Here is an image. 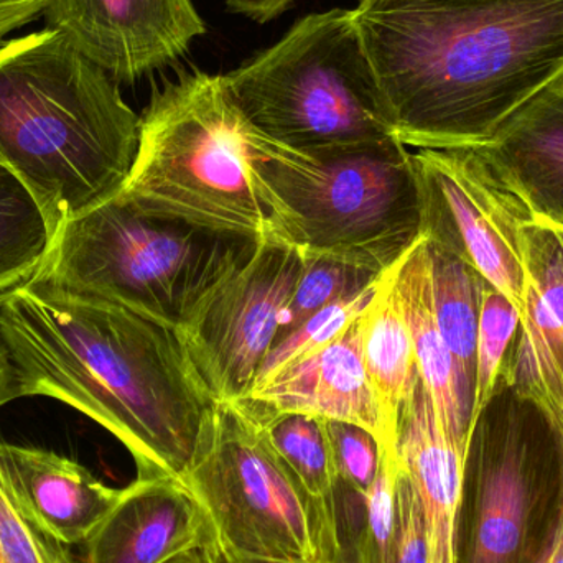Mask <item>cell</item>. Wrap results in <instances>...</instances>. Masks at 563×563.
I'll list each match as a JSON object with an SVG mask.
<instances>
[{
  "instance_id": "1",
  "label": "cell",
  "mask_w": 563,
  "mask_h": 563,
  "mask_svg": "<svg viewBox=\"0 0 563 563\" xmlns=\"http://www.w3.org/2000/svg\"><path fill=\"white\" fill-rule=\"evenodd\" d=\"M13 396L75 407L128 449L137 478L184 483L213 437L217 399L178 331L40 277L0 297Z\"/></svg>"
},
{
  "instance_id": "2",
  "label": "cell",
  "mask_w": 563,
  "mask_h": 563,
  "mask_svg": "<svg viewBox=\"0 0 563 563\" xmlns=\"http://www.w3.org/2000/svg\"><path fill=\"white\" fill-rule=\"evenodd\" d=\"M353 20L409 148L489 144L563 81V0H360Z\"/></svg>"
},
{
  "instance_id": "3",
  "label": "cell",
  "mask_w": 563,
  "mask_h": 563,
  "mask_svg": "<svg viewBox=\"0 0 563 563\" xmlns=\"http://www.w3.org/2000/svg\"><path fill=\"white\" fill-rule=\"evenodd\" d=\"M139 132L119 82L65 33L46 26L0 45V165L32 195L53 236L122 190Z\"/></svg>"
},
{
  "instance_id": "4",
  "label": "cell",
  "mask_w": 563,
  "mask_h": 563,
  "mask_svg": "<svg viewBox=\"0 0 563 563\" xmlns=\"http://www.w3.org/2000/svg\"><path fill=\"white\" fill-rule=\"evenodd\" d=\"M118 195L205 230L295 246L287 213L254 168L247 124L223 75L181 69L155 86Z\"/></svg>"
},
{
  "instance_id": "5",
  "label": "cell",
  "mask_w": 563,
  "mask_h": 563,
  "mask_svg": "<svg viewBox=\"0 0 563 563\" xmlns=\"http://www.w3.org/2000/svg\"><path fill=\"white\" fill-rule=\"evenodd\" d=\"M253 164L290 221L294 244L371 273L422 238L413 152L397 141L305 152L247 125Z\"/></svg>"
},
{
  "instance_id": "6",
  "label": "cell",
  "mask_w": 563,
  "mask_h": 563,
  "mask_svg": "<svg viewBox=\"0 0 563 563\" xmlns=\"http://www.w3.org/2000/svg\"><path fill=\"white\" fill-rule=\"evenodd\" d=\"M260 244L152 213L115 195L56 231L35 277L178 330Z\"/></svg>"
},
{
  "instance_id": "7",
  "label": "cell",
  "mask_w": 563,
  "mask_h": 563,
  "mask_svg": "<svg viewBox=\"0 0 563 563\" xmlns=\"http://www.w3.org/2000/svg\"><path fill=\"white\" fill-rule=\"evenodd\" d=\"M223 81L243 121L285 147L317 152L396 139L353 9L303 16Z\"/></svg>"
},
{
  "instance_id": "8",
  "label": "cell",
  "mask_w": 563,
  "mask_h": 563,
  "mask_svg": "<svg viewBox=\"0 0 563 563\" xmlns=\"http://www.w3.org/2000/svg\"><path fill=\"white\" fill-rule=\"evenodd\" d=\"M562 518L561 430L499 376L463 459L453 563H539Z\"/></svg>"
},
{
  "instance_id": "9",
  "label": "cell",
  "mask_w": 563,
  "mask_h": 563,
  "mask_svg": "<svg viewBox=\"0 0 563 563\" xmlns=\"http://www.w3.org/2000/svg\"><path fill=\"white\" fill-rule=\"evenodd\" d=\"M185 485L238 554L338 563L330 505L314 499L238 404H218L213 437Z\"/></svg>"
},
{
  "instance_id": "10",
  "label": "cell",
  "mask_w": 563,
  "mask_h": 563,
  "mask_svg": "<svg viewBox=\"0 0 563 563\" xmlns=\"http://www.w3.org/2000/svg\"><path fill=\"white\" fill-rule=\"evenodd\" d=\"M413 161L422 238L465 261L521 313L526 228L538 218L521 191L483 147L420 148Z\"/></svg>"
},
{
  "instance_id": "11",
  "label": "cell",
  "mask_w": 563,
  "mask_h": 563,
  "mask_svg": "<svg viewBox=\"0 0 563 563\" xmlns=\"http://www.w3.org/2000/svg\"><path fill=\"white\" fill-rule=\"evenodd\" d=\"M301 266L298 247L261 243L178 328L195 369L217 402H238L253 389L276 343Z\"/></svg>"
},
{
  "instance_id": "12",
  "label": "cell",
  "mask_w": 563,
  "mask_h": 563,
  "mask_svg": "<svg viewBox=\"0 0 563 563\" xmlns=\"http://www.w3.org/2000/svg\"><path fill=\"white\" fill-rule=\"evenodd\" d=\"M43 15L119 85L174 65L207 33L194 0H48Z\"/></svg>"
},
{
  "instance_id": "13",
  "label": "cell",
  "mask_w": 563,
  "mask_h": 563,
  "mask_svg": "<svg viewBox=\"0 0 563 563\" xmlns=\"http://www.w3.org/2000/svg\"><path fill=\"white\" fill-rule=\"evenodd\" d=\"M233 404L254 420L276 413H307L356 423L376 437L384 452L396 453V440L364 364L363 314L323 350Z\"/></svg>"
},
{
  "instance_id": "14",
  "label": "cell",
  "mask_w": 563,
  "mask_h": 563,
  "mask_svg": "<svg viewBox=\"0 0 563 563\" xmlns=\"http://www.w3.org/2000/svg\"><path fill=\"white\" fill-rule=\"evenodd\" d=\"M526 288L518 334L499 376L563 430V227L526 228Z\"/></svg>"
},
{
  "instance_id": "15",
  "label": "cell",
  "mask_w": 563,
  "mask_h": 563,
  "mask_svg": "<svg viewBox=\"0 0 563 563\" xmlns=\"http://www.w3.org/2000/svg\"><path fill=\"white\" fill-rule=\"evenodd\" d=\"M210 515L185 483L137 478L86 542V563H165L213 541Z\"/></svg>"
},
{
  "instance_id": "16",
  "label": "cell",
  "mask_w": 563,
  "mask_h": 563,
  "mask_svg": "<svg viewBox=\"0 0 563 563\" xmlns=\"http://www.w3.org/2000/svg\"><path fill=\"white\" fill-rule=\"evenodd\" d=\"M0 479L23 516L66 548L86 544L122 496L68 456L5 440Z\"/></svg>"
},
{
  "instance_id": "17",
  "label": "cell",
  "mask_w": 563,
  "mask_h": 563,
  "mask_svg": "<svg viewBox=\"0 0 563 563\" xmlns=\"http://www.w3.org/2000/svg\"><path fill=\"white\" fill-rule=\"evenodd\" d=\"M396 453L422 501L432 563H453V525L465 453L446 433L422 377L400 407Z\"/></svg>"
},
{
  "instance_id": "18",
  "label": "cell",
  "mask_w": 563,
  "mask_h": 563,
  "mask_svg": "<svg viewBox=\"0 0 563 563\" xmlns=\"http://www.w3.org/2000/svg\"><path fill=\"white\" fill-rule=\"evenodd\" d=\"M482 147L536 217L563 227V81L519 109Z\"/></svg>"
},
{
  "instance_id": "19",
  "label": "cell",
  "mask_w": 563,
  "mask_h": 563,
  "mask_svg": "<svg viewBox=\"0 0 563 563\" xmlns=\"http://www.w3.org/2000/svg\"><path fill=\"white\" fill-rule=\"evenodd\" d=\"M394 280L412 336L420 377L446 433L465 453L473 426V404L465 396L459 367L437 323L429 250L423 238L394 266Z\"/></svg>"
},
{
  "instance_id": "20",
  "label": "cell",
  "mask_w": 563,
  "mask_h": 563,
  "mask_svg": "<svg viewBox=\"0 0 563 563\" xmlns=\"http://www.w3.org/2000/svg\"><path fill=\"white\" fill-rule=\"evenodd\" d=\"M363 353L371 386L396 440L400 407L420 374L412 336L397 300L394 266L380 276L376 294L364 310Z\"/></svg>"
},
{
  "instance_id": "21",
  "label": "cell",
  "mask_w": 563,
  "mask_h": 563,
  "mask_svg": "<svg viewBox=\"0 0 563 563\" xmlns=\"http://www.w3.org/2000/svg\"><path fill=\"white\" fill-rule=\"evenodd\" d=\"M426 244L437 323L459 367L465 396L475 409L476 340L483 290L488 282L460 257L430 241Z\"/></svg>"
},
{
  "instance_id": "22",
  "label": "cell",
  "mask_w": 563,
  "mask_h": 563,
  "mask_svg": "<svg viewBox=\"0 0 563 563\" xmlns=\"http://www.w3.org/2000/svg\"><path fill=\"white\" fill-rule=\"evenodd\" d=\"M52 240L32 195L0 165V297L38 274Z\"/></svg>"
},
{
  "instance_id": "23",
  "label": "cell",
  "mask_w": 563,
  "mask_h": 563,
  "mask_svg": "<svg viewBox=\"0 0 563 563\" xmlns=\"http://www.w3.org/2000/svg\"><path fill=\"white\" fill-rule=\"evenodd\" d=\"M256 422L300 485L314 499L330 505L336 470L324 419L307 413H276Z\"/></svg>"
},
{
  "instance_id": "24",
  "label": "cell",
  "mask_w": 563,
  "mask_h": 563,
  "mask_svg": "<svg viewBox=\"0 0 563 563\" xmlns=\"http://www.w3.org/2000/svg\"><path fill=\"white\" fill-rule=\"evenodd\" d=\"M379 279L357 294L347 295V297L340 298L328 307L321 308L320 311L305 320L300 327L295 328L290 334L274 343L257 373L251 393L266 386L282 371L307 360L311 354L318 353L331 341L336 340L366 310L376 294Z\"/></svg>"
},
{
  "instance_id": "25",
  "label": "cell",
  "mask_w": 563,
  "mask_h": 563,
  "mask_svg": "<svg viewBox=\"0 0 563 563\" xmlns=\"http://www.w3.org/2000/svg\"><path fill=\"white\" fill-rule=\"evenodd\" d=\"M380 276L383 274L371 273L331 257L303 254L300 277L295 285L290 301L282 313L276 343L321 308L347 295L364 290Z\"/></svg>"
},
{
  "instance_id": "26",
  "label": "cell",
  "mask_w": 563,
  "mask_h": 563,
  "mask_svg": "<svg viewBox=\"0 0 563 563\" xmlns=\"http://www.w3.org/2000/svg\"><path fill=\"white\" fill-rule=\"evenodd\" d=\"M521 313L518 308L493 285L483 290L479 311L478 340H476V384L473 420L498 384L499 373L509 347L518 334Z\"/></svg>"
},
{
  "instance_id": "27",
  "label": "cell",
  "mask_w": 563,
  "mask_h": 563,
  "mask_svg": "<svg viewBox=\"0 0 563 563\" xmlns=\"http://www.w3.org/2000/svg\"><path fill=\"white\" fill-rule=\"evenodd\" d=\"M0 563H78L29 521L0 479Z\"/></svg>"
},
{
  "instance_id": "28",
  "label": "cell",
  "mask_w": 563,
  "mask_h": 563,
  "mask_svg": "<svg viewBox=\"0 0 563 563\" xmlns=\"http://www.w3.org/2000/svg\"><path fill=\"white\" fill-rule=\"evenodd\" d=\"M397 453L384 452L379 473L367 493V528L360 563H393L397 529Z\"/></svg>"
},
{
  "instance_id": "29",
  "label": "cell",
  "mask_w": 563,
  "mask_h": 563,
  "mask_svg": "<svg viewBox=\"0 0 563 563\" xmlns=\"http://www.w3.org/2000/svg\"><path fill=\"white\" fill-rule=\"evenodd\" d=\"M324 423L338 478L369 493L383 462V446L369 430L356 423L340 420H324Z\"/></svg>"
},
{
  "instance_id": "30",
  "label": "cell",
  "mask_w": 563,
  "mask_h": 563,
  "mask_svg": "<svg viewBox=\"0 0 563 563\" xmlns=\"http://www.w3.org/2000/svg\"><path fill=\"white\" fill-rule=\"evenodd\" d=\"M397 529L393 563H432L429 528L419 492L399 460L396 476Z\"/></svg>"
},
{
  "instance_id": "31",
  "label": "cell",
  "mask_w": 563,
  "mask_h": 563,
  "mask_svg": "<svg viewBox=\"0 0 563 563\" xmlns=\"http://www.w3.org/2000/svg\"><path fill=\"white\" fill-rule=\"evenodd\" d=\"M338 563H360L367 528V493L338 478L330 498Z\"/></svg>"
},
{
  "instance_id": "32",
  "label": "cell",
  "mask_w": 563,
  "mask_h": 563,
  "mask_svg": "<svg viewBox=\"0 0 563 563\" xmlns=\"http://www.w3.org/2000/svg\"><path fill=\"white\" fill-rule=\"evenodd\" d=\"M48 0H0V45L7 36L45 13Z\"/></svg>"
},
{
  "instance_id": "33",
  "label": "cell",
  "mask_w": 563,
  "mask_h": 563,
  "mask_svg": "<svg viewBox=\"0 0 563 563\" xmlns=\"http://www.w3.org/2000/svg\"><path fill=\"white\" fill-rule=\"evenodd\" d=\"M231 12L257 23H267L287 12L297 0H224Z\"/></svg>"
},
{
  "instance_id": "34",
  "label": "cell",
  "mask_w": 563,
  "mask_h": 563,
  "mask_svg": "<svg viewBox=\"0 0 563 563\" xmlns=\"http://www.w3.org/2000/svg\"><path fill=\"white\" fill-rule=\"evenodd\" d=\"M203 549L210 563H291L271 561V559L247 558V555L238 554L233 549L224 545L223 542L217 538V534H214L213 541Z\"/></svg>"
},
{
  "instance_id": "35",
  "label": "cell",
  "mask_w": 563,
  "mask_h": 563,
  "mask_svg": "<svg viewBox=\"0 0 563 563\" xmlns=\"http://www.w3.org/2000/svg\"><path fill=\"white\" fill-rule=\"evenodd\" d=\"M15 400L12 386V369H10L9 356H7L5 347L0 341V407L3 404Z\"/></svg>"
},
{
  "instance_id": "36",
  "label": "cell",
  "mask_w": 563,
  "mask_h": 563,
  "mask_svg": "<svg viewBox=\"0 0 563 563\" xmlns=\"http://www.w3.org/2000/svg\"><path fill=\"white\" fill-rule=\"evenodd\" d=\"M539 563H563V518L548 554Z\"/></svg>"
},
{
  "instance_id": "37",
  "label": "cell",
  "mask_w": 563,
  "mask_h": 563,
  "mask_svg": "<svg viewBox=\"0 0 563 563\" xmlns=\"http://www.w3.org/2000/svg\"><path fill=\"white\" fill-rule=\"evenodd\" d=\"M165 563H207L203 549L197 551L185 552V554L177 555L172 561Z\"/></svg>"
},
{
  "instance_id": "38",
  "label": "cell",
  "mask_w": 563,
  "mask_h": 563,
  "mask_svg": "<svg viewBox=\"0 0 563 563\" xmlns=\"http://www.w3.org/2000/svg\"><path fill=\"white\" fill-rule=\"evenodd\" d=\"M203 551H205V549H203ZM205 558H207V554H205ZM207 563H210V561H208V558H207Z\"/></svg>"
},
{
  "instance_id": "39",
  "label": "cell",
  "mask_w": 563,
  "mask_h": 563,
  "mask_svg": "<svg viewBox=\"0 0 563 563\" xmlns=\"http://www.w3.org/2000/svg\"><path fill=\"white\" fill-rule=\"evenodd\" d=\"M562 440H563V430H562Z\"/></svg>"
}]
</instances>
